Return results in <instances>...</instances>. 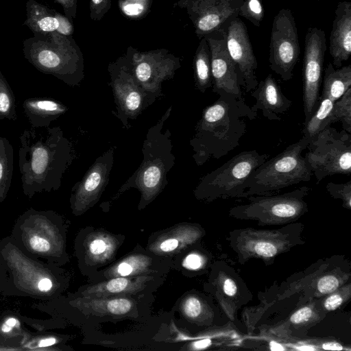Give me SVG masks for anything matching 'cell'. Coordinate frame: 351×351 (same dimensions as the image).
Instances as JSON below:
<instances>
[{"label":"cell","mask_w":351,"mask_h":351,"mask_svg":"<svg viewBox=\"0 0 351 351\" xmlns=\"http://www.w3.org/2000/svg\"><path fill=\"white\" fill-rule=\"evenodd\" d=\"M19 167L23 193L58 190L75 158L72 143L60 126L32 128L21 134Z\"/></svg>","instance_id":"obj_1"},{"label":"cell","mask_w":351,"mask_h":351,"mask_svg":"<svg viewBox=\"0 0 351 351\" xmlns=\"http://www.w3.org/2000/svg\"><path fill=\"white\" fill-rule=\"evenodd\" d=\"M256 113L245 101L222 94L202 111L190 140L198 166L211 159H219L239 145L247 130L246 119L252 120Z\"/></svg>","instance_id":"obj_2"},{"label":"cell","mask_w":351,"mask_h":351,"mask_svg":"<svg viewBox=\"0 0 351 351\" xmlns=\"http://www.w3.org/2000/svg\"><path fill=\"white\" fill-rule=\"evenodd\" d=\"M172 110L170 106L160 119L149 128L143 141V158L139 167L121 187L119 193L131 188L141 193V204L147 205L168 183L167 174L175 164L173 144L169 129L163 132Z\"/></svg>","instance_id":"obj_3"},{"label":"cell","mask_w":351,"mask_h":351,"mask_svg":"<svg viewBox=\"0 0 351 351\" xmlns=\"http://www.w3.org/2000/svg\"><path fill=\"white\" fill-rule=\"evenodd\" d=\"M309 141L302 137L289 145L281 153L265 161L246 182V190L241 198L250 195H270L283 189L308 182L313 171L302 152Z\"/></svg>","instance_id":"obj_4"},{"label":"cell","mask_w":351,"mask_h":351,"mask_svg":"<svg viewBox=\"0 0 351 351\" xmlns=\"http://www.w3.org/2000/svg\"><path fill=\"white\" fill-rule=\"evenodd\" d=\"M304 228L303 223L293 222L272 230L234 229L229 232L226 239L240 264L256 258L270 265L279 255L305 243Z\"/></svg>","instance_id":"obj_5"},{"label":"cell","mask_w":351,"mask_h":351,"mask_svg":"<svg viewBox=\"0 0 351 351\" xmlns=\"http://www.w3.org/2000/svg\"><path fill=\"white\" fill-rule=\"evenodd\" d=\"M311 190L304 186L282 194L250 195L245 197L247 203L232 207L228 214L232 218L255 221L263 226L293 223L308 212L304 199Z\"/></svg>","instance_id":"obj_6"},{"label":"cell","mask_w":351,"mask_h":351,"mask_svg":"<svg viewBox=\"0 0 351 351\" xmlns=\"http://www.w3.org/2000/svg\"><path fill=\"white\" fill-rule=\"evenodd\" d=\"M268 158L269 155L260 154L255 149L237 154L201 178L195 196L208 202L220 198H241L247 180Z\"/></svg>","instance_id":"obj_7"},{"label":"cell","mask_w":351,"mask_h":351,"mask_svg":"<svg viewBox=\"0 0 351 351\" xmlns=\"http://www.w3.org/2000/svg\"><path fill=\"white\" fill-rule=\"evenodd\" d=\"M305 154L317 183L335 174L351 173V135L330 125L319 132L308 143Z\"/></svg>","instance_id":"obj_8"},{"label":"cell","mask_w":351,"mask_h":351,"mask_svg":"<svg viewBox=\"0 0 351 351\" xmlns=\"http://www.w3.org/2000/svg\"><path fill=\"white\" fill-rule=\"evenodd\" d=\"M55 214L31 208L18 219L14 230V242L23 252L38 258L55 257L62 252V241L54 226Z\"/></svg>","instance_id":"obj_9"},{"label":"cell","mask_w":351,"mask_h":351,"mask_svg":"<svg viewBox=\"0 0 351 351\" xmlns=\"http://www.w3.org/2000/svg\"><path fill=\"white\" fill-rule=\"evenodd\" d=\"M296 23L291 10L283 8L272 23L269 63L272 71L284 81L292 79L300 56Z\"/></svg>","instance_id":"obj_10"},{"label":"cell","mask_w":351,"mask_h":351,"mask_svg":"<svg viewBox=\"0 0 351 351\" xmlns=\"http://www.w3.org/2000/svg\"><path fill=\"white\" fill-rule=\"evenodd\" d=\"M0 251L10 279H15L18 291H27L32 296H49L56 285L53 276L47 265L34 262L17 246Z\"/></svg>","instance_id":"obj_11"},{"label":"cell","mask_w":351,"mask_h":351,"mask_svg":"<svg viewBox=\"0 0 351 351\" xmlns=\"http://www.w3.org/2000/svg\"><path fill=\"white\" fill-rule=\"evenodd\" d=\"M326 48L324 31L315 27H309L305 36L302 69L304 121L310 118L319 103Z\"/></svg>","instance_id":"obj_12"},{"label":"cell","mask_w":351,"mask_h":351,"mask_svg":"<svg viewBox=\"0 0 351 351\" xmlns=\"http://www.w3.org/2000/svg\"><path fill=\"white\" fill-rule=\"evenodd\" d=\"M114 149L115 147H112L99 156L72 188L70 202L75 215L82 214L99 200L108 183Z\"/></svg>","instance_id":"obj_13"},{"label":"cell","mask_w":351,"mask_h":351,"mask_svg":"<svg viewBox=\"0 0 351 351\" xmlns=\"http://www.w3.org/2000/svg\"><path fill=\"white\" fill-rule=\"evenodd\" d=\"M224 33L223 31L206 38L210 51L213 92L245 101L238 69L227 49Z\"/></svg>","instance_id":"obj_14"},{"label":"cell","mask_w":351,"mask_h":351,"mask_svg":"<svg viewBox=\"0 0 351 351\" xmlns=\"http://www.w3.org/2000/svg\"><path fill=\"white\" fill-rule=\"evenodd\" d=\"M210 280L213 293L220 307L231 322L239 310L252 299V294L236 270L226 262H217Z\"/></svg>","instance_id":"obj_15"},{"label":"cell","mask_w":351,"mask_h":351,"mask_svg":"<svg viewBox=\"0 0 351 351\" xmlns=\"http://www.w3.org/2000/svg\"><path fill=\"white\" fill-rule=\"evenodd\" d=\"M224 34L227 49L238 69L241 86L250 93L258 83L256 75L258 63L246 27L238 16L230 22Z\"/></svg>","instance_id":"obj_16"},{"label":"cell","mask_w":351,"mask_h":351,"mask_svg":"<svg viewBox=\"0 0 351 351\" xmlns=\"http://www.w3.org/2000/svg\"><path fill=\"white\" fill-rule=\"evenodd\" d=\"M116 111L112 113L120 120L123 128H131L130 120L136 119L152 105L149 99L138 86L131 74L125 69L111 72V82Z\"/></svg>","instance_id":"obj_17"},{"label":"cell","mask_w":351,"mask_h":351,"mask_svg":"<svg viewBox=\"0 0 351 351\" xmlns=\"http://www.w3.org/2000/svg\"><path fill=\"white\" fill-rule=\"evenodd\" d=\"M350 264L340 256L323 259L318 269L302 291L297 306L321 298L346 284L351 278Z\"/></svg>","instance_id":"obj_18"},{"label":"cell","mask_w":351,"mask_h":351,"mask_svg":"<svg viewBox=\"0 0 351 351\" xmlns=\"http://www.w3.org/2000/svg\"><path fill=\"white\" fill-rule=\"evenodd\" d=\"M25 56L38 70L53 75L69 86H79L83 79L79 66L51 47H27Z\"/></svg>","instance_id":"obj_19"},{"label":"cell","mask_w":351,"mask_h":351,"mask_svg":"<svg viewBox=\"0 0 351 351\" xmlns=\"http://www.w3.org/2000/svg\"><path fill=\"white\" fill-rule=\"evenodd\" d=\"M243 0H199L197 28L199 33L211 35L225 31L231 21L238 17Z\"/></svg>","instance_id":"obj_20"},{"label":"cell","mask_w":351,"mask_h":351,"mask_svg":"<svg viewBox=\"0 0 351 351\" xmlns=\"http://www.w3.org/2000/svg\"><path fill=\"white\" fill-rule=\"evenodd\" d=\"M154 60H139L133 64L130 71H127L147 96L152 104L164 95L162 84L173 77L175 70L171 62Z\"/></svg>","instance_id":"obj_21"},{"label":"cell","mask_w":351,"mask_h":351,"mask_svg":"<svg viewBox=\"0 0 351 351\" xmlns=\"http://www.w3.org/2000/svg\"><path fill=\"white\" fill-rule=\"evenodd\" d=\"M287 319L271 327L270 332L278 339L291 337L300 338L311 327L320 322L326 313L321 306L320 298L311 299L298 306Z\"/></svg>","instance_id":"obj_22"},{"label":"cell","mask_w":351,"mask_h":351,"mask_svg":"<svg viewBox=\"0 0 351 351\" xmlns=\"http://www.w3.org/2000/svg\"><path fill=\"white\" fill-rule=\"evenodd\" d=\"M251 95L256 100L251 107L252 111L256 113L261 110L263 117L270 121L281 120V115L292 105V101L283 94L280 84L271 74L258 83Z\"/></svg>","instance_id":"obj_23"},{"label":"cell","mask_w":351,"mask_h":351,"mask_svg":"<svg viewBox=\"0 0 351 351\" xmlns=\"http://www.w3.org/2000/svg\"><path fill=\"white\" fill-rule=\"evenodd\" d=\"M329 52L335 68L342 66L351 53V1L338 3L329 37Z\"/></svg>","instance_id":"obj_24"},{"label":"cell","mask_w":351,"mask_h":351,"mask_svg":"<svg viewBox=\"0 0 351 351\" xmlns=\"http://www.w3.org/2000/svg\"><path fill=\"white\" fill-rule=\"evenodd\" d=\"M71 304L84 314L94 316L123 317L134 313L135 300L128 296H80Z\"/></svg>","instance_id":"obj_25"},{"label":"cell","mask_w":351,"mask_h":351,"mask_svg":"<svg viewBox=\"0 0 351 351\" xmlns=\"http://www.w3.org/2000/svg\"><path fill=\"white\" fill-rule=\"evenodd\" d=\"M203 235L204 230L197 226H178L159 235L149 250L158 255L176 253L196 243Z\"/></svg>","instance_id":"obj_26"},{"label":"cell","mask_w":351,"mask_h":351,"mask_svg":"<svg viewBox=\"0 0 351 351\" xmlns=\"http://www.w3.org/2000/svg\"><path fill=\"white\" fill-rule=\"evenodd\" d=\"M152 277L140 275L130 277H116L86 287L82 296H128L142 291Z\"/></svg>","instance_id":"obj_27"},{"label":"cell","mask_w":351,"mask_h":351,"mask_svg":"<svg viewBox=\"0 0 351 351\" xmlns=\"http://www.w3.org/2000/svg\"><path fill=\"white\" fill-rule=\"evenodd\" d=\"M23 108L32 128H48L69 110L62 102L47 97L26 99Z\"/></svg>","instance_id":"obj_28"},{"label":"cell","mask_w":351,"mask_h":351,"mask_svg":"<svg viewBox=\"0 0 351 351\" xmlns=\"http://www.w3.org/2000/svg\"><path fill=\"white\" fill-rule=\"evenodd\" d=\"M84 241L86 257L95 264H104L110 260L119 245L115 237L101 231L90 233Z\"/></svg>","instance_id":"obj_29"},{"label":"cell","mask_w":351,"mask_h":351,"mask_svg":"<svg viewBox=\"0 0 351 351\" xmlns=\"http://www.w3.org/2000/svg\"><path fill=\"white\" fill-rule=\"evenodd\" d=\"M351 87V65L335 68L329 62L324 69L322 92L319 97H327L334 102Z\"/></svg>","instance_id":"obj_30"},{"label":"cell","mask_w":351,"mask_h":351,"mask_svg":"<svg viewBox=\"0 0 351 351\" xmlns=\"http://www.w3.org/2000/svg\"><path fill=\"white\" fill-rule=\"evenodd\" d=\"M151 265L150 257L142 254H133L110 267L104 275L108 279L140 276L147 273Z\"/></svg>","instance_id":"obj_31"},{"label":"cell","mask_w":351,"mask_h":351,"mask_svg":"<svg viewBox=\"0 0 351 351\" xmlns=\"http://www.w3.org/2000/svg\"><path fill=\"white\" fill-rule=\"evenodd\" d=\"M334 101L327 97H319L318 105L310 118L304 123L303 137L309 141L327 126L330 125V114Z\"/></svg>","instance_id":"obj_32"},{"label":"cell","mask_w":351,"mask_h":351,"mask_svg":"<svg viewBox=\"0 0 351 351\" xmlns=\"http://www.w3.org/2000/svg\"><path fill=\"white\" fill-rule=\"evenodd\" d=\"M194 77L197 89L201 93L212 86L210 51L206 38L201 43L194 62Z\"/></svg>","instance_id":"obj_33"},{"label":"cell","mask_w":351,"mask_h":351,"mask_svg":"<svg viewBox=\"0 0 351 351\" xmlns=\"http://www.w3.org/2000/svg\"><path fill=\"white\" fill-rule=\"evenodd\" d=\"M14 169V151L5 137H0V203L6 197L10 188Z\"/></svg>","instance_id":"obj_34"},{"label":"cell","mask_w":351,"mask_h":351,"mask_svg":"<svg viewBox=\"0 0 351 351\" xmlns=\"http://www.w3.org/2000/svg\"><path fill=\"white\" fill-rule=\"evenodd\" d=\"M181 309L184 316L193 321L208 322H212L214 318L212 308L196 295L186 297L181 304Z\"/></svg>","instance_id":"obj_35"},{"label":"cell","mask_w":351,"mask_h":351,"mask_svg":"<svg viewBox=\"0 0 351 351\" xmlns=\"http://www.w3.org/2000/svg\"><path fill=\"white\" fill-rule=\"evenodd\" d=\"M340 121L343 130L351 133V87L333 104L330 114V123Z\"/></svg>","instance_id":"obj_36"},{"label":"cell","mask_w":351,"mask_h":351,"mask_svg":"<svg viewBox=\"0 0 351 351\" xmlns=\"http://www.w3.org/2000/svg\"><path fill=\"white\" fill-rule=\"evenodd\" d=\"M16 99L10 84L0 71V120L16 121Z\"/></svg>","instance_id":"obj_37"},{"label":"cell","mask_w":351,"mask_h":351,"mask_svg":"<svg viewBox=\"0 0 351 351\" xmlns=\"http://www.w3.org/2000/svg\"><path fill=\"white\" fill-rule=\"evenodd\" d=\"M350 298L351 283L347 282L337 290L321 298V306L326 313L333 311L342 306Z\"/></svg>","instance_id":"obj_38"},{"label":"cell","mask_w":351,"mask_h":351,"mask_svg":"<svg viewBox=\"0 0 351 351\" xmlns=\"http://www.w3.org/2000/svg\"><path fill=\"white\" fill-rule=\"evenodd\" d=\"M238 16L248 20L254 26L258 27L264 17V9L261 0H243Z\"/></svg>","instance_id":"obj_39"},{"label":"cell","mask_w":351,"mask_h":351,"mask_svg":"<svg viewBox=\"0 0 351 351\" xmlns=\"http://www.w3.org/2000/svg\"><path fill=\"white\" fill-rule=\"evenodd\" d=\"M326 189L334 199L342 200V206L346 209H351V180L343 184L328 182Z\"/></svg>","instance_id":"obj_40"},{"label":"cell","mask_w":351,"mask_h":351,"mask_svg":"<svg viewBox=\"0 0 351 351\" xmlns=\"http://www.w3.org/2000/svg\"><path fill=\"white\" fill-rule=\"evenodd\" d=\"M208 258L199 252H192L184 258L182 265L192 271H199L208 265Z\"/></svg>","instance_id":"obj_41"},{"label":"cell","mask_w":351,"mask_h":351,"mask_svg":"<svg viewBox=\"0 0 351 351\" xmlns=\"http://www.w3.org/2000/svg\"><path fill=\"white\" fill-rule=\"evenodd\" d=\"M36 24L41 31L49 32L58 29L59 20L51 16H44L36 19Z\"/></svg>","instance_id":"obj_42"},{"label":"cell","mask_w":351,"mask_h":351,"mask_svg":"<svg viewBox=\"0 0 351 351\" xmlns=\"http://www.w3.org/2000/svg\"><path fill=\"white\" fill-rule=\"evenodd\" d=\"M311 342L315 345L319 350H344L346 348L341 343L335 340L324 339L322 340H313L311 339Z\"/></svg>","instance_id":"obj_43"},{"label":"cell","mask_w":351,"mask_h":351,"mask_svg":"<svg viewBox=\"0 0 351 351\" xmlns=\"http://www.w3.org/2000/svg\"><path fill=\"white\" fill-rule=\"evenodd\" d=\"M21 323L15 317H8L0 324V335H10L16 329L20 328Z\"/></svg>","instance_id":"obj_44"},{"label":"cell","mask_w":351,"mask_h":351,"mask_svg":"<svg viewBox=\"0 0 351 351\" xmlns=\"http://www.w3.org/2000/svg\"><path fill=\"white\" fill-rule=\"evenodd\" d=\"M215 343L212 337H204L200 339L193 341L189 345V349L191 350H203L209 348Z\"/></svg>","instance_id":"obj_45"},{"label":"cell","mask_w":351,"mask_h":351,"mask_svg":"<svg viewBox=\"0 0 351 351\" xmlns=\"http://www.w3.org/2000/svg\"><path fill=\"white\" fill-rule=\"evenodd\" d=\"M143 5L139 3H130L123 7L124 13L128 16H137L143 12Z\"/></svg>","instance_id":"obj_46"},{"label":"cell","mask_w":351,"mask_h":351,"mask_svg":"<svg viewBox=\"0 0 351 351\" xmlns=\"http://www.w3.org/2000/svg\"><path fill=\"white\" fill-rule=\"evenodd\" d=\"M269 349L272 351L276 350H287V348L285 343L280 340L271 339L268 343Z\"/></svg>","instance_id":"obj_47"},{"label":"cell","mask_w":351,"mask_h":351,"mask_svg":"<svg viewBox=\"0 0 351 351\" xmlns=\"http://www.w3.org/2000/svg\"><path fill=\"white\" fill-rule=\"evenodd\" d=\"M57 342V340L54 337H46L44 339H40L38 343H37V347L38 348H46L51 346L54 344H56Z\"/></svg>","instance_id":"obj_48"},{"label":"cell","mask_w":351,"mask_h":351,"mask_svg":"<svg viewBox=\"0 0 351 351\" xmlns=\"http://www.w3.org/2000/svg\"><path fill=\"white\" fill-rule=\"evenodd\" d=\"M58 29L62 34H67L70 32L71 26L65 20L61 18L60 21L59 20V27Z\"/></svg>","instance_id":"obj_49"},{"label":"cell","mask_w":351,"mask_h":351,"mask_svg":"<svg viewBox=\"0 0 351 351\" xmlns=\"http://www.w3.org/2000/svg\"><path fill=\"white\" fill-rule=\"evenodd\" d=\"M6 279V268L0 256V280Z\"/></svg>","instance_id":"obj_50"},{"label":"cell","mask_w":351,"mask_h":351,"mask_svg":"<svg viewBox=\"0 0 351 351\" xmlns=\"http://www.w3.org/2000/svg\"><path fill=\"white\" fill-rule=\"evenodd\" d=\"M95 4L100 3L103 0H92Z\"/></svg>","instance_id":"obj_51"},{"label":"cell","mask_w":351,"mask_h":351,"mask_svg":"<svg viewBox=\"0 0 351 351\" xmlns=\"http://www.w3.org/2000/svg\"><path fill=\"white\" fill-rule=\"evenodd\" d=\"M316 1H319V0H316Z\"/></svg>","instance_id":"obj_52"},{"label":"cell","mask_w":351,"mask_h":351,"mask_svg":"<svg viewBox=\"0 0 351 351\" xmlns=\"http://www.w3.org/2000/svg\"><path fill=\"white\" fill-rule=\"evenodd\" d=\"M61 1H63V0H61Z\"/></svg>","instance_id":"obj_53"}]
</instances>
